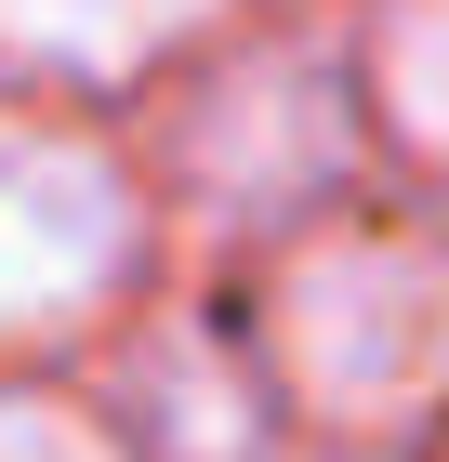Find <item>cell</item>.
Instances as JSON below:
<instances>
[{
  "label": "cell",
  "mask_w": 449,
  "mask_h": 462,
  "mask_svg": "<svg viewBox=\"0 0 449 462\" xmlns=\"http://www.w3.org/2000/svg\"><path fill=\"white\" fill-rule=\"evenodd\" d=\"M277 356L331 423H397L449 383V251L344 238L304 251L277 291Z\"/></svg>",
  "instance_id": "cell-1"
},
{
  "label": "cell",
  "mask_w": 449,
  "mask_h": 462,
  "mask_svg": "<svg viewBox=\"0 0 449 462\" xmlns=\"http://www.w3.org/2000/svg\"><path fill=\"white\" fill-rule=\"evenodd\" d=\"M119 264H133L119 172L67 133H0V344L93 318L119 291Z\"/></svg>",
  "instance_id": "cell-2"
},
{
  "label": "cell",
  "mask_w": 449,
  "mask_h": 462,
  "mask_svg": "<svg viewBox=\"0 0 449 462\" xmlns=\"http://www.w3.org/2000/svg\"><path fill=\"white\" fill-rule=\"evenodd\" d=\"M185 159H199L225 199L277 212V199H304V185L344 159V133H331V93H317V67H239V79L199 106Z\"/></svg>",
  "instance_id": "cell-3"
},
{
  "label": "cell",
  "mask_w": 449,
  "mask_h": 462,
  "mask_svg": "<svg viewBox=\"0 0 449 462\" xmlns=\"http://www.w3.org/2000/svg\"><path fill=\"white\" fill-rule=\"evenodd\" d=\"M199 14H211V0H0V53L119 79V67H145V53H173Z\"/></svg>",
  "instance_id": "cell-4"
},
{
  "label": "cell",
  "mask_w": 449,
  "mask_h": 462,
  "mask_svg": "<svg viewBox=\"0 0 449 462\" xmlns=\"http://www.w3.org/2000/svg\"><path fill=\"white\" fill-rule=\"evenodd\" d=\"M383 106H397L410 145L449 159V0H410V14L383 27Z\"/></svg>",
  "instance_id": "cell-5"
},
{
  "label": "cell",
  "mask_w": 449,
  "mask_h": 462,
  "mask_svg": "<svg viewBox=\"0 0 449 462\" xmlns=\"http://www.w3.org/2000/svg\"><path fill=\"white\" fill-rule=\"evenodd\" d=\"M0 462H119V436L67 396H0Z\"/></svg>",
  "instance_id": "cell-6"
}]
</instances>
